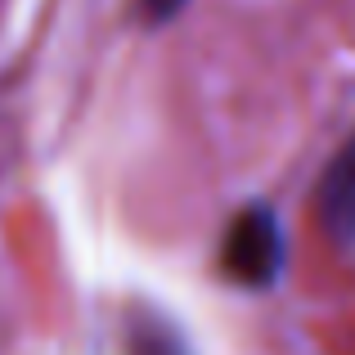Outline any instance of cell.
I'll return each mask as SVG.
<instances>
[{
	"label": "cell",
	"mask_w": 355,
	"mask_h": 355,
	"mask_svg": "<svg viewBox=\"0 0 355 355\" xmlns=\"http://www.w3.org/2000/svg\"><path fill=\"white\" fill-rule=\"evenodd\" d=\"M315 216H320V230L338 248H351L355 243V135L324 166L320 189H315Z\"/></svg>",
	"instance_id": "obj_2"
},
{
	"label": "cell",
	"mask_w": 355,
	"mask_h": 355,
	"mask_svg": "<svg viewBox=\"0 0 355 355\" xmlns=\"http://www.w3.org/2000/svg\"><path fill=\"white\" fill-rule=\"evenodd\" d=\"M220 266H225L230 279H239V284H248V288L275 284L279 270H284V230H279L275 211L252 202L234 225H230Z\"/></svg>",
	"instance_id": "obj_1"
},
{
	"label": "cell",
	"mask_w": 355,
	"mask_h": 355,
	"mask_svg": "<svg viewBox=\"0 0 355 355\" xmlns=\"http://www.w3.org/2000/svg\"><path fill=\"white\" fill-rule=\"evenodd\" d=\"M130 355H189V351L175 338V329H166L162 320H144L130 338Z\"/></svg>",
	"instance_id": "obj_3"
},
{
	"label": "cell",
	"mask_w": 355,
	"mask_h": 355,
	"mask_svg": "<svg viewBox=\"0 0 355 355\" xmlns=\"http://www.w3.org/2000/svg\"><path fill=\"white\" fill-rule=\"evenodd\" d=\"M184 5H189V0H144V14L153 18V23H166V18L180 14Z\"/></svg>",
	"instance_id": "obj_4"
}]
</instances>
